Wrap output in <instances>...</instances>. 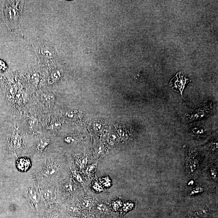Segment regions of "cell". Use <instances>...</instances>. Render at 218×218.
Listing matches in <instances>:
<instances>
[{
  "instance_id": "obj_1",
  "label": "cell",
  "mask_w": 218,
  "mask_h": 218,
  "mask_svg": "<svg viewBox=\"0 0 218 218\" xmlns=\"http://www.w3.org/2000/svg\"><path fill=\"white\" fill-rule=\"evenodd\" d=\"M60 169V166L58 164L51 161H46L43 163L38 169V178L42 181L49 182L51 179L57 174Z\"/></svg>"
},
{
  "instance_id": "obj_2",
  "label": "cell",
  "mask_w": 218,
  "mask_h": 218,
  "mask_svg": "<svg viewBox=\"0 0 218 218\" xmlns=\"http://www.w3.org/2000/svg\"><path fill=\"white\" fill-rule=\"evenodd\" d=\"M212 109L211 105L206 103L202 105L195 109H191L186 115L187 121L192 122L206 118L211 114Z\"/></svg>"
},
{
  "instance_id": "obj_3",
  "label": "cell",
  "mask_w": 218,
  "mask_h": 218,
  "mask_svg": "<svg viewBox=\"0 0 218 218\" xmlns=\"http://www.w3.org/2000/svg\"><path fill=\"white\" fill-rule=\"evenodd\" d=\"M191 81V80L185 77L182 72H179L172 79L170 82L169 85L174 90L177 92L180 93L181 96L184 99L182 95L183 90L185 88V85Z\"/></svg>"
},
{
  "instance_id": "obj_4",
  "label": "cell",
  "mask_w": 218,
  "mask_h": 218,
  "mask_svg": "<svg viewBox=\"0 0 218 218\" xmlns=\"http://www.w3.org/2000/svg\"><path fill=\"white\" fill-rule=\"evenodd\" d=\"M41 194L37 188L34 187H30L28 188L25 197L28 203L34 209H38L41 203Z\"/></svg>"
},
{
  "instance_id": "obj_5",
  "label": "cell",
  "mask_w": 218,
  "mask_h": 218,
  "mask_svg": "<svg viewBox=\"0 0 218 218\" xmlns=\"http://www.w3.org/2000/svg\"><path fill=\"white\" fill-rule=\"evenodd\" d=\"M186 164L190 171H194L198 166V153L194 149H188L186 151Z\"/></svg>"
},
{
  "instance_id": "obj_6",
  "label": "cell",
  "mask_w": 218,
  "mask_h": 218,
  "mask_svg": "<svg viewBox=\"0 0 218 218\" xmlns=\"http://www.w3.org/2000/svg\"><path fill=\"white\" fill-rule=\"evenodd\" d=\"M41 196L48 204H53L56 202V192L54 188L50 187L49 185L47 186L45 185V187H42L39 189Z\"/></svg>"
},
{
  "instance_id": "obj_7",
  "label": "cell",
  "mask_w": 218,
  "mask_h": 218,
  "mask_svg": "<svg viewBox=\"0 0 218 218\" xmlns=\"http://www.w3.org/2000/svg\"><path fill=\"white\" fill-rule=\"evenodd\" d=\"M16 166L19 171L25 172L27 171L31 167V161L26 158H21L17 159Z\"/></svg>"
},
{
  "instance_id": "obj_8",
  "label": "cell",
  "mask_w": 218,
  "mask_h": 218,
  "mask_svg": "<svg viewBox=\"0 0 218 218\" xmlns=\"http://www.w3.org/2000/svg\"><path fill=\"white\" fill-rule=\"evenodd\" d=\"M50 144L51 141L49 138L45 137L40 138L36 145V150L39 152H44L49 148Z\"/></svg>"
},
{
  "instance_id": "obj_9",
  "label": "cell",
  "mask_w": 218,
  "mask_h": 218,
  "mask_svg": "<svg viewBox=\"0 0 218 218\" xmlns=\"http://www.w3.org/2000/svg\"><path fill=\"white\" fill-rule=\"evenodd\" d=\"M22 139L19 133L15 132L12 137L11 140V147L12 148L15 150H18L21 147L22 144Z\"/></svg>"
},
{
  "instance_id": "obj_10",
  "label": "cell",
  "mask_w": 218,
  "mask_h": 218,
  "mask_svg": "<svg viewBox=\"0 0 218 218\" xmlns=\"http://www.w3.org/2000/svg\"><path fill=\"white\" fill-rule=\"evenodd\" d=\"M41 99L42 102L47 105H51L55 101L54 95L51 93H43L41 95Z\"/></svg>"
},
{
  "instance_id": "obj_11",
  "label": "cell",
  "mask_w": 218,
  "mask_h": 218,
  "mask_svg": "<svg viewBox=\"0 0 218 218\" xmlns=\"http://www.w3.org/2000/svg\"><path fill=\"white\" fill-rule=\"evenodd\" d=\"M17 11L15 9H12V7L8 11V17L9 18L10 20L18 19L19 15Z\"/></svg>"
},
{
  "instance_id": "obj_12",
  "label": "cell",
  "mask_w": 218,
  "mask_h": 218,
  "mask_svg": "<svg viewBox=\"0 0 218 218\" xmlns=\"http://www.w3.org/2000/svg\"><path fill=\"white\" fill-rule=\"evenodd\" d=\"M191 131V134L194 135H203L206 132V130L205 128L203 127H197L192 128Z\"/></svg>"
},
{
  "instance_id": "obj_13",
  "label": "cell",
  "mask_w": 218,
  "mask_h": 218,
  "mask_svg": "<svg viewBox=\"0 0 218 218\" xmlns=\"http://www.w3.org/2000/svg\"><path fill=\"white\" fill-rule=\"evenodd\" d=\"M38 120L37 118L32 117L30 119L29 121V127L31 129H34L37 127Z\"/></svg>"
},
{
  "instance_id": "obj_14",
  "label": "cell",
  "mask_w": 218,
  "mask_h": 218,
  "mask_svg": "<svg viewBox=\"0 0 218 218\" xmlns=\"http://www.w3.org/2000/svg\"><path fill=\"white\" fill-rule=\"evenodd\" d=\"M66 115L68 119H70V120H73L74 119H75V118L76 117L77 114L75 111H70L67 112Z\"/></svg>"
},
{
  "instance_id": "obj_15",
  "label": "cell",
  "mask_w": 218,
  "mask_h": 218,
  "mask_svg": "<svg viewBox=\"0 0 218 218\" xmlns=\"http://www.w3.org/2000/svg\"><path fill=\"white\" fill-rule=\"evenodd\" d=\"M68 211L71 215H76L78 213V209L76 207L73 206H69L68 208Z\"/></svg>"
},
{
  "instance_id": "obj_16",
  "label": "cell",
  "mask_w": 218,
  "mask_h": 218,
  "mask_svg": "<svg viewBox=\"0 0 218 218\" xmlns=\"http://www.w3.org/2000/svg\"><path fill=\"white\" fill-rule=\"evenodd\" d=\"M211 175L212 178L215 180H217V172L216 168L212 167L210 170Z\"/></svg>"
},
{
  "instance_id": "obj_17",
  "label": "cell",
  "mask_w": 218,
  "mask_h": 218,
  "mask_svg": "<svg viewBox=\"0 0 218 218\" xmlns=\"http://www.w3.org/2000/svg\"><path fill=\"white\" fill-rule=\"evenodd\" d=\"M61 124L59 122H54L50 124L49 126V128L51 129H57L60 128Z\"/></svg>"
},
{
  "instance_id": "obj_18",
  "label": "cell",
  "mask_w": 218,
  "mask_h": 218,
  "mask_svg": "<svg viewBox=\"0 0 218 218\" xmlns=\"http://www.w3.org/2000/svg\"><path fill=\"white\" fill-rule=\"evenodd\" d=\"M39 76L38 74L34 73L31 76V80L34 83H37L39 80Z\"/></svg>"
},
{
  "instance_id": "obj_19",
  "label": "cell",
  "mask_w": 218,
  "mask_h": 218,
  "mask_svg": "<svg viewBox=\"0 0 218 218\" xmlns=\"http://www.w3.org/2000/svg\"><path fill=\"white\" fill-rule=\"evenodd\" d=\"M203 188H201V187H196V188L193 189V190L191 191V194H196V193H199V192H201L203 191Z\"/></svg>"
},
{
  "instance_id": "obj_20",
  "label": "cell",
  "mask_w": 218,
  "mask_h": 218,
  "mask_svg": "<svg viewBox=\"0 0 218 218\" xmlns=\"http://www.w3.org/2000/svg\"><path fill=\"white\" fill-rule=\"evenodd\" d=\"M52 78L54 80H56L60 77V74L59 72H54L52 74Z\"/></svg>"
},
{
  "instance_id": "obj_21",
  "label": "cell",
  "mask_w": 218,
  "mask_h": 218,
  "mask_svg": "<svg viewBox=\"0 0 218 218\" xmlns=\"http://www.w3.org/2000/svg\"><path fill=\"white\" fill-rule=\"evenodd\" d=\"M65 142L68 143H70L72 142H73L74 140L71 137H68L65 138Z\"/></svg>"
},
{
  "instance_id": "obj_22",
  "label": "cell",
  "mask_w": 218,
  "mask_h": 218,
  "mask_svg": "<svg viewBox=\"0 0 218 218\" xmlns=\"http://www.w3.org/2000/svg\"><path fill=\"white\" fill-rule=\"evenodd\" d=\"M95 128L96 130H100L101 129V126L100 124H98V123H96L95 125Z\"/></svg>"
}]
</instances>
